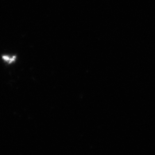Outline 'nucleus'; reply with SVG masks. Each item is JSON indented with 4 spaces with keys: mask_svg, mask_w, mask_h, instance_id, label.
I'll return each instance as SVG.
<instances>
[{
    "mask_svg": "<svg viewBox=\"0 0 155 155\" xmlns=\"http://www.w3.org/2000/svg\"><path fill=\"white\" fill-rule=\"evenodd\" d=\"M3 58L4 59V60L6 61H9L10 63H11V61H15V58H12V59H11L10 58H9V57H8V56H4L3 57Z\"/></svg>",
    "mask_w": 155,
    "mask_h": 155,
    "instance_id": "1",
    "label": "nucleus"
}]
</instances>
